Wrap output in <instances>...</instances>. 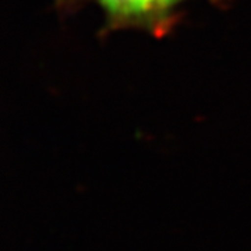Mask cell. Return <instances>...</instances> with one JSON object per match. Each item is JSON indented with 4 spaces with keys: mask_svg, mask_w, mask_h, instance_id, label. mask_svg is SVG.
<instances>
[{
    "mask_svg": "<svg viewBox=\"0 0 251 251\" xmlns=\"http://www.w3.org/2000/svg\"><path fill=\"white\" fill-rule=\"evenodd\" d=\"M194 0H54L62 14H72L85 6H97L103 14L100 35L116 31H143L156 39L171 35L183 16V6ZM225 9L230 0H205Z\"/></svg>",
    "mask_w": 251,
    "mask_h": 251,
    "instance_id": "1",
    "label": "cell"
}]
</instances>
